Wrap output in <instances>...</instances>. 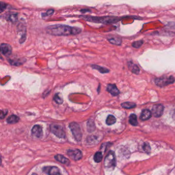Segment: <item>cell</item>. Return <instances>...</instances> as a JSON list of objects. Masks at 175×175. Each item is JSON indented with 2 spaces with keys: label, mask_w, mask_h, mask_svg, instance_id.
Segmentation results:
<instances>
[{
  "label": "cell",
  "mask_w": 175,
  "mask_h": 175,
  "mask_svg": "<svg viewBox=\"0 0 175 175\" xmlns=\"http://www.w3.org/2000/svg\"><path fill=\"white\" fill-rule=\"evenodd\" d=\"M67 155L71 159L74 160H80L82 158L81 151L78 149L68 150Z\"/></svg>",
  "instance_id": "cell-8"
},
{
  "label": "cell",
  "mask_w": 175,
  "mask_h": 175,
  "mask_svg": "<svg viewBox=\"0 0 175 175\" xmlns=\"http://www.w3.org/2000/svg\"><path fill=\"white\" fill-rule=\"evenodd\" d=\"M54 11H55V10L53 9H48L44 13H42V17H43V18L50 17V16L54 14Z\"/></svg>",
  "instance_id": "cell-27"
},
{
  "label": "cell",
  "mask_w": 175,
  "mask_h": 175,
  "mask_svg": "<svg viewBox=\"0 0 175 175\" xmlns=\"http://www.w3.org/2000/svg\"><path fill=\"white\" fill-rule=\"evenodd\" d=\"M164 109H165L164 106L161 104H156L155 105H154L152 109L153 115L157 118L161 117L163 114Z\"/></svg>",
  "instance_id": "cell-7"
},
{
  "label": "cell",
  "mask_w": 175,
  "mask_h": 175,
  "mask_svg": "<svg viewBox=\"0 0 175 175\" xmlns=\"http://www.w3.org/2000/svg\"><path fill=\"white\" fill-rule=\"evenodd\" d=\"M43 172L48 175H61L60 169L56 166H47L43 169Z\"/></svg>",
  "instance_id": "cell-9"
},
{
  "label": "cell",
  "mask_w": 175,
  "mask_h": 175,
  "mask_svg": "<svg viewBox=\"0 0 175 175\" xmlns=\"http://www.w3.org/2000/svg\"><path fill=\"white\" fill-rule=\"evenodd\" d=\"M115 165V155L114 152L110 151L105 158L104 166L106 168H111L114 167Z\"/></svg>",
  "instance_id": "cell-6"
},
{
  "label": "cell",
  "mask_w": 175,
  "mask_h": 175,
  "mask_svg": "<svg viewBox=\"0 0 175 175\" xmlns=\"http://www.w3.org/2000/svg\"><path fill=\"white\" fill-rule=\"evenodd\" d=\"M106 90L114 96H117L120 93L119 90L117 88V86L115 84L108 85L106 87Z\"/></svg>",
  "instance_id": "cell-12"
},
{
  "label": "cell",
  "mask_w": 175,
  "mask_h": 175,
  "mask_svg": "<svg viewBox=\"0 0 175 175\" xmlns=\"http://www.w3.org/2000/svg\"><path fill=\"white\" fill-rule=\"evenodd\" d=\"M55 160L58 161L60 162L61 163L65 164V165H68L70 163V161H69L67 158H66V157H65L64 156L61 155H57L55 156Z\"/></svg>",
  "instance_id": "cell-16"
},
{
  "label": "cell",
  "mask_w": 175,
  "mask_h": 175,
  "mask_svg": "<svg viewBox=\"0 0 175 175\" xmlns=\"http://www.w3.org/2000/svg\"><path fill=\"white\" fill-rule=\"evenodd\" d=\"M91 67L93 69H95V70H98L100 72V73H108L109 72V70L108 69L104 68V67H101L100 66L96 65H92L91 66Z\"/></svg>",
  "instance_id": "cell-20"
},
{
  "label": "cell",
  "mask_w": 175,
  "mask_h": 175,
  "mask_svg": "<svg viewBox=\"0 0 175 175\" xmlns=\"http://www.w3.org/2000/svg\"><path fill=\"white\" fill-rule=\"evenodd\" d=\"M121 106L123 108L129 109L134 108L135 107H136V105L134 102H125L121 104Z\"/></svg>",
  "instance_id": "cell-24"
},
{
  "label": "cell",
  "mask_w": 175,
  "mask_h": 175,
  "mask_svg": "<svg viewBox=\"0 0 175 175\" xmlns=\"http://www.w3.org/2000/svg\"><path fill=\"white\" fill-rule=\"evenodd\" d=\"M116 118L112 115H109L106 118V123L108 125H114V123H116Z\"/></svg>",
  "instance_id": "cell-23"
},
{
  "label": "cell",
  "mask_w": 175,
  "mask_h": 175,
  "mask_svg": "<svg viewBox=\"0 0 175 175\" xmlns=\"http://www.w3.org/2000/svg\"><path fill=\"white\" fill-rule=\"evenodd\" d=\"M69 128L75 139L77 141H80L82 138V133L80 125L75 122H72L69 124Z\"/></svg>",
  "instance_id": "cell-3"
},
{
  "label": "cell",
  "mask_w": 175,
  "mask_h": 175,
  "mask_svg": "<svg viewBox=\"0 0 175 175\" xmlns=\"http://www.w3.org/2000/svg\"><path fill=\"white\" fill-rule=\"evenodd\" d=\"M96 129V125L95 122L92 119H89L87 122V129L89 133H92Z\"/></svg>",
  "instance_id": "cell-18"
},
{
  "label": "cell",
  "mask_w": 175,
  "mask_h": 175,
  "mask_svg": "<svg viewBox=\"0 0 175 175\" xmlns=\"http://www.w3.org/2000/svg\"><path fill=\"white\" fill-rule=\"evenodd\" d=\"M7 110H2L1 112V115H0V118H1V119H3V118H4V117L7 115Z\"/></svg>",
  "instance_id": "cell-31"
},
{
  "label": "cell",
  "mask_w": 175,
  "mask_h": 175,
  "mask_svg": "<svg viewBox=\"0 0 175 175\" xmlns=\"http://www.w3.org/2000/svg\"><path fill=\"white\" fill-rule=\"evenodd\" d=\"M143 149L146 152L149 153L151 150V148H150L149 144L148 143H144V146H143Z\"/></svg>",
  "instance_id": "cell-30"
},
{
  "label": "cell",
  "mask_w": 175,
  "mask_h": 175,
  "mask_svg": "<svg viewBox=\"0 0 175 175\" xmlns=\"http://www.w3.org/2000/svg\"><path fill=\"white\" fill-rule=\"evenodd\" d=\"M50 129L55 135L59 138L65 139L66 138V134L63 128L60 125L57 124H51L50 125Z\"/></svg>",
  "instance_id": "cell-4"
},
{
  "label": "cell",
  "mask_w": 175,
  "mask_h": 175,
  "mask_svg": "<svg viewBox=\"0 0 175 175\" xmlns=\"http://www.w3.org/2000/svg\"><path fill=\"white\" fill-rule=\"evenodd\" d=\"M152 115V112L148 109H145L142 111L140 118L141 120L145 121V120H149L151 118Z\"/></svg>",
  "instance_id": "cell-14"
},
{
  "label": "cell",
  "mask_w": 175,
  "mask_h": 175,
  "mask_svg": "<svg viewBox=\"0 0 175 175\" xmlns=\"http://www.w3.org/2000/svg\"><path fill=\"white\" fill-rule=\"evenodd\" d=\"M7 6L8 5L6 3L3 2H1V4H0V11H1V13L3 12L6 9Z\"/></svg>",
  "instance_id": "cell-29"
},
{
  "label": "cell",
  "mask_w": 175,
  "mask_h": 175,
  "mask_svg": "<svg viewBox=\"0 0 175 175\" xmlns=\"http://www.w3.org/2000/svg\"><path fill=\"white\" fill-rule=\"evenodd\" d=\"M103 159V154L101 152H98L96 153V154L94 155V159L95 161L97 163H99Z\"/></svg>",
  "instance_id": "cell-25"
},
{
  "label": "cell",
  "mask_w": 175,
  "mask_h": 175,
  "mask_svg": "<svg viewBox=\"0 0 175 175\" xmlns=\"http://www.w3.org/2000/svg\"><path fill=\"white\" fill-rule=\"evenodd\" d=\"M143 41L142 40H140L138 41L134 42L132 44V46L133 47L136 48H139L143 45Z\"/></svg>",
  "instance_id": "cell-28"
},
{
  "label": "cell",
  "mask_w": 175,
  "mask_h": 175,
  "mask_svg": "<svg viewBox=\"0 0 175 175\" xmlns=\"http://www.w3.org/2000/svg\"><path fill=\"white\" fill-rule=\"evenodd\" d=\"M31 134L37 138H41L43 136V129L42 126L39 125H35L31 129Z\"/></svg>",
  "instance_id": "cell-11"
},
{
  "label": "cell",
  "mask_w": 175,
  "mask_h": 175,
  "mask_svg": "<svg viewBox=\"0 0 175 175\" xmlns=\"http://www.w3.org/2000/svg\"><path fill=\"white\" fill-rule=\"evenodd\" d=\"M172 116L173 119H175V110H174V112L173 113Z\"/></svg>",
  "instance_id": "cell-33"
},
{
  "label": "cell",
  "mask_w": 175,
  "mask_h": 175,
  "mask_svg": "<svg viewBox=\"0 0 175 175\" xmlns=\"http://www.w3.org/2000/svg\"><path fill=\"white\" fill-rule=\"evenodd\" d=\"M20 118L18 116L15 115H11L7 119L6 121L8 124H15L18 122Z\"/></svg>",
  "instance_id": "cell-19"
},
{
  "label": "cell",
  "mask_w": 175,
  "mask_h": 175,
  "mask_svg": "<svg viewBox=\"0 0 175 175\" xmlns=\"http://www.w3.org/2000/svg\"><path fill=\"white\" fill-rule=\"evenodd\" d=\"M18 14L17 13H13L8 15L6 17V19L8 21L11 22L12 23H15L18 21Z\"/></svg>",
  "instance_id": "cell-21"
},
{
  "label": "cell",
  "mask_w": 175,
  "mask_h": 175,
  "mask_svg": "<svg viewBox=\"0 0 175 175\" xmlns=\"http://www.w3.org/2000/svg\"><path fill=\"white\" fill-rule=\"evenodd\" d=\"M128 67L129 70H131V72L135 74H138L140 72V69L138 67V66L134 64L132 62H128Z\"/></svg>",
  "instance_id": "cell-15"
},
{
  "label": "cell",
  "mask_w": 175,
  "mask_h": 175,
  "mask_svg": "<svg viewBox=\"0 0 175 175\" xmlns=\"http://www.w3.org/2000/svg\"><path fill=\"white\" fill-rule=\"evenodd\" d=\"M53 99H54V101H55V103H57L58 105H61V104H63V99L61 97H60L59 93H57L55 95Z\"/></svg>",
  "instance_id": "cell-26"
},
{
  "label": "cell",
  "mask_w": 175,
  "mask_h": 175,
  "mask_svg": "<svg viewBox=\"0 0 175 175\" xmlns=\"http://www.w3.org/2000/svg\"><path fill=\"white\" fill-rule=\"evenodd\" d=\"M168 26L172 29H175V22H169L168 24Z\"/></svg>",
  "instance_id": "cell-32"
},
{
  "label": "cell",
  "mask_w": 175,
  "mask_h": 175,
  "mask_svg": "<svg viewBox=\"0 0 175 175\" xmlns=\"http://www.w3.org/2000/svg\"><path fill=\"white\" fill-rule=\"evenodd\" d=\"M129 122L131 123V125L133 126H137L138 125V122L137 120V116L135 114H132L129 116Z\"/></svg>",
  "instance_id": "cell-22"
},
{
  "label": "cell",
  "mask_w": 175,
  "mask_h": 175,
  "mask_svg": "<svg viewBox=\"0 0 175 175\" xmlns=\"http://www.w3.org/2000/svg\"><path fill=\"white\" fill-rule=\"evenodd\" d=\"M108 41L110 42V43L115 45H120L121 44L122 40L121 38L118 37H111L109 38H108Z\"/></svg>",
  "instance_id": "cell-17"
},
{
  "label": "cell",
  "mask_w": 175,
  "mask_h": 175,
  "mask_svg": "<svg viewBox=\"0 0 175 175\" xmlns=\"http://www.w3.org/2000/svg\"><path fill=\"white\" fill-rule=\"evenodd\" d=\"M175 78L173 76H170L169 77L163 76L156 79L155 83L156 85L159 87H164L169 84H173L175 82Z\"/></svg>",
  "instance_id": "cell-5"
},
{
  "label": "cell",
  "mask_w": 175,
  "mask_h": 175,
  "mask_svg": "<svg viewBox=\"0 0 175 175\" xmlns=\"http://www.w3.org/2000/svg\"><path fill=\"white\" fill-rule=\"evenodd\" d=\"M47 34L54 36H69L77 35L82 32L80 28L63 24H56L46 27Z\"/></svg>",
  "instance_id": "cell-1"
},
{
  "label": "cell",
  "mask_w": 175,
  "mask_h": 175,
  "mask_svg": "<svg viewBox=\"0 0 175 175\" xmlns=\"http://www.w3.org/2000/svg\"><path fill=\"white\" fill-rule=\"evenodd\" d=\"M1 52L5 56H9L12 54V49L10 45L2 43L1 45Z\"/></svg>",
  "instance_id": "cell-10"
},
{
  "label": "cell",
  "mask_w": 175,
  "mask_h": 175,
  "mask_svg": "<svg viewBox=\"0 0 175 175\" xmlns=\"http://www.w3.org/2000/svg\"><path fill=\"white\" fill-rule=\"evenodd\" d=\"M82 18L86 21L93 22L96 23H102L104 24H110L116 23L120 21L121 18L116 17H92V16H86L83 15L81 17Z\"/></svg>",
  "instance_id": "cell-2"
},
{
  "label": "cell",
  "mask_w": 175,
  "mask_h": 175,
  "mask_svg": "<svg viewBox=\"0 0 175 175\" xmlns=\"http://www.w3.org/2000/svg\"><path fill=\"white\" fill-rule=\"evenodd\" d=\"M8 61L11 65L14 66H20L26 62V59L25 58H14V59H9Z\"/></svg>",
  "instance_id": "cell-13"
}]
</instances>
